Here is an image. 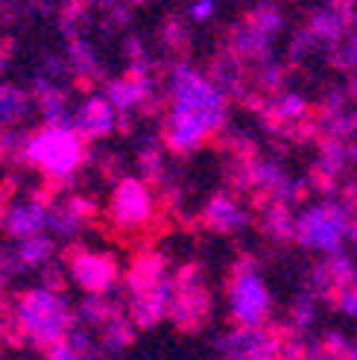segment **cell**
<instances>
[{"mask_svg": "<svg viewBox=\"0 0 357 360\" xmlns=\"http://www.w3.org/2000/svg\"><path fill=\"white\" fill-rule=\"evenodd\" d=\"M167 117H164V143L178 153H193L220 132L228 120V97L200 68L190 62H173L167 70Z\"/></svg>", "mask_w": 357, "mask_h": 360, "instance_id": "6da1fadb", "label": "cell"}, {"mask_svg": "<svg viewBox=\"0 0 357 360\" xmlns=\"http://www.w3.org/2000/svg\"><path fill=\"white\" fill-rule=\"evenodd\" d=\"M12 322H15V331L27 343L47 352L50 346L62 343L67 331L77 326V308H70V302L59 290H50V287L39 284L15 299Z\"/></svg>", "mask_w": 357, "mask_h": 360, "instance_id": "7a4b0ae2", "label": "cell"}, {"mask_svg": "<svg viewBox=\"0 0 357 360\" xmlns=\"http://www.w3.org/2000/svg\"><path fill=\"white\" fill-rule=\"evenodd\" d=\"M129 299L126 314L135 328H152L170 314V302L176 293V276H170L167 261L162 255H141L129 273Z\"/></svg>", "mask_w": 357, "mask_h": 360, "instance_id": "3957f363", "label": "cell"}, {"mask_svg": "<svg viewBox=\"0 0 357 360\" xmlns=\"http://www.w3.org/2000/svg\"><path fill=\"white\" fill-rule=\"evenodd\" d=\"M351 208L349 202L337 200H319L305 205L296 214V243L305 249L323 252V255H340L343 240L351 235Z\"/></svg>", "mask_w": 357, "mask_h": 360, "instance_id": "277c9868", "label": "cell"}, {"mask_svg": "<svg viewBox=\"0 0 357 360\" xmlns=\"http://www.w3.org/2000/svg\"><path fill=\"white\" fill-rule=\"evenodd\" d=\"M228 314L238 328H266L273 314V293L252 258H243L228 281Z\"/></svg>", "mask_w": 357, "mask_h": 360, "instance_id": "5b68a950", "label": "cell"}, {"mask_svg": "<svg viewBox=\"0 0 357 360\" xmlns=\"http://www.w3.org/2000/svg\"><path fill=\"white\" fill-rule=\"evenodd\" d=\"M85 161V141L74 129H39L30 135L27 165L50 179H70Z\"/></svg>", "mask_w": 357, "mask_h": 360, "instance_id": "8992f818", "label": "cell"}, {"mask_svg": "<svg viewBox=\"0 0 357 360\" xmlns=\"http://www.w3.org/2000/svg\"><path fill=\"white\" fill-rule=\"evenodd\" d=\"M152 211H155V196L150 191L147 179L126 176L115 185L109 200V220L115 229L126 231V235L141 231L152 220Z\"/></svg>", "mask_w": 357, "mask_h": 360, "instance_id": "52a82bcc", "label": "cell"}, {"mask_svg": "<svg viewBox=\"0 0 357 360\" xmlns=\"http://www.w3.org/2000/svg\"><path fill=\"white\" fill-rule=\"evenodd\" d=\"M208 314H211V296H208L205 278L200 273V266L190 264L176 276V293H173L167 316L182 331H196L205 326Z\"/></svg>", "mask_w": 357, "mask_h": 360, "instance_id": "ba28073f", "label": "cell"}, {"mask_svg": "<svg viewBox=\"0 0 357 360\" xmlns=\"http://www.w3.org/2000/svg\"><path fill=\"white\" fill-rule=\"evenodd\" d=\"M284 343L270 328H235L217 343V352L220 360H281Z\"/></svg>", "mask_w": 357, "mask_h": 360, "instance_id": "9c48e42d", "label": "cell"}, {"mask_svg": "<svg viewBox=\"0 0 357 360\" xmlns=\"http://www.w3.org/2000/svg\"><path fill=\"white\" fill-rule=\"evenodd\" d=\"M67 273L77 287H82L85 296H105L117 284V261L105 252H88L79 249L67 258Z\"/></svg>", "mask_w": 357, "mask_h": 360, "instance_id": "30bf717a", "label": "cell"}, {"mask_svg": "<svg viewBox=\"0 0 357 360\" xmlns=\"http://www.w3.org/2000/svg\"><path fill=\"white\" fill-rule=\"evenodd\" d=\"M117 123H120V115L115 112V105L109 103L105 91H91V94H85L82 103L74 109L70 129L82 141H103L117 129Z\"/></svg>", "mask_w": 357, "mask_h": 360, "instance_id": "8fae6325", "label": "cell"}, {"mask_svg": "<svg viewBox=\"0 0 357 360\" xmlns=\"http://www.w3.org/2000/svg\"><path fill=\"white\" fill-rule=\"evenodd\" d=\"M50 202L41 200V196H30V200H18L15 205H9L0 217V226L4 231L15 240L24 243L30 238H41L50 229Z\"/></svg>", "mask_w": 357, "mask_h": 360, "instance_id": "7c38bea8", "label": "cell"}, {"mask_svg": "<svg viewBox=\"0 0 357 360\" xmlns=\"http://www.w3.org/2000/svg\"><path fill=\"white\" fill-rule=\"evenodd\" d=\"M152 94H155L152 74H126V77L109 79V85H105V97H109L115 112L120 115V123H126L138 109H144L152 100Z\"/></svg>", "mask_w": 357, "mask_h": 360, "instance_id": "4fadbf2b", "label": "cell"}, {"mask_svg": "<svg viewBox=\"0 0 357 360\" xmlns=\"http://www.w3.org/2000/svg\"><path fill=\"white\" fill-rule=\"evenodd\" d=\"M30 91L35 100V109L41 115L44 129H70V123H74V109H70V94H67L65 85H53V82L32 77Z\"/></svg>", "mask_w": 357, "mask_h": 360, "instance_id": "5bb4252c", "label": "cell"}, {"mask_svg": "<svg viewBox=\"0 0 357 360\" xmlns=\"http://www.w3.org/2000/svg\"><path fill=\"white\" fill-rule=\"evenodd\" d=\"M354 21V12L349 6H323L311 15L308 21V35L313 39V44L319 47H337L346 35H349V27Z\"/></svg>", "mask_w": 357, "mask_h": 360, "instance_id": "9a60e30c", "label": "cell"}, {"mask_svg": "<svg viewBox=\"0 0 357 360\" xmlns=\"http://www.w3.org/2000/svg\"><path fill=\"white\" fill-rule=\"evenodd\" d=\"M94 214V202L85 196H67V200L56 202L50 208V238L53 240H70L77 238L85 220Z\"/></svg>", "mask_w": 357, "mask_h": 360, "instance_id": "2e32d148", "label": "cell"}, {"mask_svg": "<svg viewBox=\"0 0 357 360\" xmlns=\"http://www.w3.org/2000/svg\"><path fill=\"white\" fill-rule=\"evenodd\" d=\"M273 41L266 32H261L255 24H249L246 18L240 24L231 27V35H228V50L246 65V62H258V65H266L273 62Z\"/></svg>", "mask_w": 357, "mask_h": 360, "instance_id": "e0dca14e", "label": "cell"}, {"mask_svg": "<svg viewBox=\"0 0 357 360\" xmlns=\"http://www.w3.org/2000/svg\"><path fill=\"white\" fill-rule=\"evenodd\" d=\"M202 223L211 231H220V235H235V231L246 229L249 217H246V208L231 193H217V196H211V200L205 202Z\"/></svg>", "mask_w": 357, "mask_h": 360, "instance_id": "ac0fdd59", "label": "cell"}, {"mask_svg": "<svg viewBox=\"0 0 357 360\" xmlns=\"http://www.w3.org/2000/svg\"><path fill=\"white\" fill-rule=\"evenodd\" d=\"M32 109H35V100L30 88L0 79V132L21 129V123L32 115Z\"/></svg>", "mask_w": 357, "mask_h": 360, "instance_id": "d6986e66", "label": "cell"}, {"mask_svg": "<svg viewBox=\"0 0 357 360\" xmlns=\"http://www.w3.org/2000/svg\"><path fill=\"white\" fill-rule=\"evenodd\" d=\"M65 59H67V65H70V74H74L77 79L91 82V79H97V77L103 74L97 47H94L91 39H85V35H74V39H67Z\"/></svg>", "mask_w": 357, "mask_h": 360, "instance_id": "ffe728a7", "label": "cell"}, {"mask_svg": "<svg viewBox=\"0 0 357 360\" xmlns=\"http://www.w3.org/2000/svg\"><path fill=\"white\" fill-rule=\"evenodd\" d=\"M208 77L223 88L226 97H243L246 94V65L231 50H226L223 56L214 59Z\"/></svg>", "mask_w": 357, "mask_h": 360, "instance_id": "44dd1931", "label": "cell"}, {"mask_svg": "<svg viewBox=\"0 0 357 360\" xmlns=\"http://www.w3.org/2000/svg\"><path fill=\"white\" fill-rule=\"evenodd\" d=\"M120 314V304L105 293V296H82V302L77 304V326L82 328H103L112 316Z\"/></svg>", "mask_w": 357, "mask_h": 360, "instance_id": "7402d4cb", "label": "cell"}, {"mask_svg": "<svg viewBox=\"0 0 357 360\" xmlns=\"http://www.w3.org/2000/svg\"><path fill=\"white\" fill-rule=\"evenodd\" d=\"M18 264L21 269H39V266H53V255H56V240L50 235L41 238H30L24 243H15L12 246Z\"/></svg>", "mask_w": 357, "mask_h": 360, "instance_id": "603a6c76", "label": "cell"}, {"mask_svg": "<svg viewBox=\"0 0 357 360\" xmlns=\"http://www.w3.org/2000/svg\"><path fill=\"white\" fill-rule=\"evenodd\" d=\"M132 340H135V322L129 319L126 311H120L117 316H112L100 328V340H97V343H100V352L103 354H115L120 349H126Z\"/></svg>", "mask_w": 357, "mask_h": 360, "instance_id": "cb8c5ba5", "label": "cell"}, {"mask_svg": "<svg viewBox=\"0 0 357 360\" xmlns=\"http://www.w3.org/2000/svg\"><path fill=\"white\" fill-rule=\"evenodd\" d=\"M261 226H264L266 235H270L273 240H278V243L296 238V217H293L290 205L270 202L264 208V214H261Z\"/></svg>", "mask_w": 357, "mask_h": 360, "instance_id": "d4e9b609", "label": "cell"}, {"mask_svg": "<svg viewBox=\"0 0 357 360\" xmlns=\"http://www.w3.org/2000/svg\"><path fill=\"white\" fill-rule=\"evenodd\" d=\"M266 115L281 126H296L299 120L308 117V100L296 91H284L266 105Z\"/></svg>", "mask_w": 357, "mask_h": 360, "instance_id": "484cf974", "label": "cell"}, {"mask_svg": "<svg viewBox=\"0 0 357 360\" xmlns=\"http://www.w3.org/2000/svg\"><path fill=\"white\" fill-rule=\"evenodd\" d=\"M138 167L147 179H158L164 170V138L147 132L138 141Z\"/></svg>", "mask_w": 357, "mask_h": 360, "instance_id": "4316f807", "label": "cell"}, {"mask_svg": "<svg viewBox=\"0 0 357 360\" xmlns=\"http://www.w3.org/2000/svg\"><path fill=\"white\" fill-rule=\"evenodd\" d=\"M349 161V147L343 141H334L328 138L325 147H323V155H319V176H337L343 170V165Z\"/></svg>", "mask_w": 357, "mask_h": 360, "instance_id": "83f0119b", "label": "cell"}, {"mask_svg": "<svg viewBox=\"0 0 357 360\" xmlns=\"http://www.w3.org/2000/svg\"><path fill=\"white\" fill-rule=\"evenodd\" d=\"M246 21L249 24H255L261 32H266L270 39H275V35L284 30V12L278 9V6H255L252 12L246 15Z\"/></svg>", "mask_w": 357, "mask_h": 360, "instance_id": "f1b7e54d", "label": "cell"}, {"mask_svg": "<svg viewBox=\"0 0 357 360\" xmlns=\"http://www.w3.org/2000/svg\"><path fill=\"white\" fill-rule=\"evenodd\" d=\"M27 143H30V135L24 129L0 132V155L6 161H27Z\"/></svg>", "mask_w": 357, "mask_h": 360, "instance_id": "f546056e", "label": "cell"}, {"mask_svg": "<svg viewBox=\"0 0 357 360\" xmlns=\"http://www.w3.org/2000/svg\"><path fill=\"white\" fill-rule=\"evenodd\" d=\"M313 316H316V293H311V290L299 293V296L293 299V304H290V319H293V326H296L299 331H305V328H311Z\"/></svg>", "mask_w": 357, "mask_h": 360, "instance_id": "4dcf8cb0", "label": "cell"}, {"mask_svg": "<svg viewBox=\"0 0 357 360\" xmlns=\"http://www.w3.org/2000/svg\"><path fill=\"white\" fill-rule=\"evenodd\" d=\"M334 65L357 68V32H349L346 39L334 47Z\"/></svg>", "mask_w": 357, "mask_h": 360, "instance_id": "1f68e13d", "label": "cell"}, {"mask_svg": "<svg viewBox=\"0 0 357 360\" xmlns=\"http://www.w3.org/2000/svg\"><path fill=\"white\" fill-rule=\"evenodd\" d=\"M281 77H284V68L278 62H266V65L258 68V85L266 88V91H270V88H278Z\"/></svg>", "mask_w": 357, "mask_h": 360, "instance_id": "d6a6232c", "label": "cell"}, {"mask_svg": "<svg viewBox=\"0 0 357 360\" xmlns=\"http://www.w3.org/2000/svg\"><path fill=\"white\" fill-rule=\"evenodd\" d=\"M162 39H164V44H170V47H182L185 44V27H182V18H167L164 21V27H162Z\"/></svg>", "mask_w": 357, "mask_h": 360, "instance_id": "836d02e7", "label": "cell"}, {"mask_svg": "<svg viewBox=\"0 0 357 360\" xmlns=\"http://www.w3.org/2000/svg\"><path fill=\"white\" fill-rule=\"evenodd\" d=\"M334 304L346 316H357V284H349V287H343V290H337L334 293Z\"/></svg>", "mask_w": 357, "mask_h": 360, "instance_id": "e575fe53", "label": "cell"}, {"mask_svg": "<svg viewBox=\"0 0 357 360\" xmlns=\"http://www.w3.org/2000/svg\"><path fill=\"white\" fill-rule=\"evenodd\" d=\"M15 273H21V264H18L12 249H0V287H4Z\"/></svg>", "mask_w": 357, "mask_h": 360, "instance_id": "d590c367", "label": "cell"}, {"mask_svg": "<svg viewBox=\"0 0 357 360\" xmlns=\"http://www.w3.org/2000/svg\"><path fill=\"white\" fill-rule=\"evenodd\" d=\"M214 12H217V6H214L211 0H200V4H190V6H188V18H190L193 24H205V21H211Z\"/></svg>", "mask_w": 357, "mask_h": 360, "instance_id": "8d00e7d4", "label": "cell"}, {"mask_svg": "<svg viewBox=\"0 0 357 360\" xmlns=\"http://www.w3.org/2000/svg\"><path fill=\"white\" fill-rule=\"evenodd\" d=\"M129 21V6H112L105 15V32H112L115 27H123Z\"/></svg>", "mask_w": 357, "mask_h": 360, "instance_id": "74e56055", "label": "cell"}, {"mask_svg": "<svg viewBox=\"0 0 357 360\" xmlns=\"http://www.w3.org/2000/svg\"><path fill=\"white\" fill-rule=\"evenodd\" d=\"M47 360H85V357L77 354V352L62 340V343H56V346H50V349H47Z\"/></svg>", "mask_w": 357, "mask_h": 360, "instance_id": "f35d334b", "label": "cell"}, {"mask_svg": "<svg viewBox=\"0 0 357 360\" xmlns=\"http://www.w3.org/2000/svg\"><path fill=\"white\" fill-rule=\"evenodd\" d=\"M349 240L357 246V217H354V223H351V235H349Z\"/></svg>", "mask_w": 357, "mask_h": 360, "instance_id": "ab89813d", "label": "cell"}, {"mask_svg": "<svg viewBox=\"0 0 357 360\" xmlns=\"http://www.w3.org/2000/svg\"><path fill=\"white\" fill-rule=\"evenodd\" d=\"M4 343H6V331H4V322H0V349H4Z\"/></svg>", "mask_w": 357, "mask_h": 360, "instance_id": "60d3db41", "label": "cell"}, {"mask_svg": "<svg viewBox=\"0 0 357 360\" xmlns=\"http://www.w3.org/2000/svg\"><path fill=\"white\" fill-rule=\"evenodd\" d=\"M351 94H354V97H357V79H354V82H351Z\"/></svg>", "mask_w": 357, "mask_h": 360, "instance_id": "b9f144b4", "label": "cell"}, {"mask_svg": "<svg viewBox=\"0 0 357 360\" xmlns=\"http://www.w3.org/2000/svg\"><path fill=\"white\" fill-rule=\"evenodd\" d=\"M351 360H357V343H354V352H351Z\"/></svg>", "mask_w": 357, "mask_h": 360, "instance_id": "7bdbcfd3", "label": "cell"}]
</instances>
